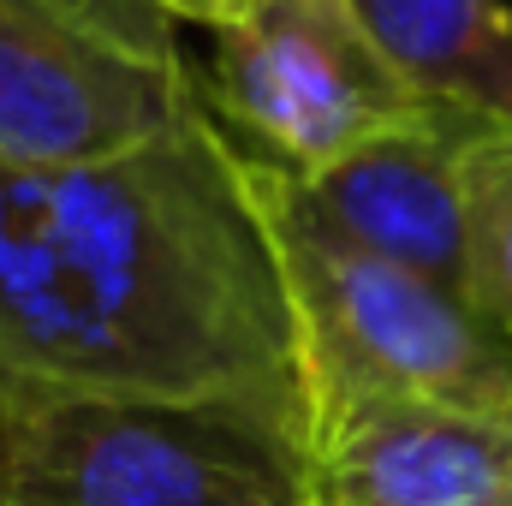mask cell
I'll return each mask as SVG.
<instances>
[{"instance_id": "7a4b0ae2", "label": "cell", "mask_w": 512, "mask_h": 506, "mask_svg": "<svg viewBox=\"0 0 512 506\" xmlns=\"http://www.w3.org/2000/svg\"><path fill=\"white\" fill-rule=\"evenodd\" d=\"M0 506H316L310 429L239 399L0 387Z\"/></svg>"}, {"instance_id": "9c48e42d", "label": "cell", "mask_w": 512, "mask_h": 506, "mask_svg": "<svg viewBox=\"0 0 512 506\" xmlns=\"http://www.w3.org/2000/svg\"><path fill=\"white\" fill-rule=\"evenodd\" d=\"M465 262L477 310L512 334V126H483L465 155Z\"/></svg>"}, {"instance_id": "30bf717a", "label": "cell", "mask_w": 512, "mask_h": 506, "mask_svg": "<svg viewBox=\"0 0 512 506\" xmlns=\"http://www.w3.org/2000/svg\"><path fill=\"white\" fill-rule=\"evenodd\" d=\"M149 6L167 12L173 24H203V30L215 36V30H227L233 18H245L256 0H149Z\"/></svg>"}, {"instance_id": "5b68a950", "label": "cell", "mask_w": 512, "mask_h": 506, "mask_svg": "<svg viewBox=\"0 0 512 506\" xmlns=\"http://www.w3.org/2000/svg\"><path fill=\"white\" fill-rule=\"evenodd\" d=\"M197 78L227 131L286 173H316L423 108L352 0H256L209 36Z\"/></svg>"}, {"instance_id": "8992f818", "label": "cell", "mask_w": 512, "mask_h": 506, "mask_svg": "<svg viewBox=\"0 0 512 506\" xmlns=\"http://www.w3.org/2000/svg\"><path fill=\"white\" fill-rule=\"evenodd\" d=\"M483 126L495 120H477L447 102H423L399 126L364 137L358 149H346L340 161L316 173H286L262 155H251V173L262 209L274 221L310 239H328L340 251L376 256V262L471 292L465 155Z\"/></svg>"}, {"instance_id": "52a82bcc", "label": "cell", "mask_w": 512, "mask_h": 506, "mask_svg": "<svg viewBox=\"0 0 512 506\" xmlns=\"http://www.w3.org/2000/svg\"><path fill=\"white\" fill-rule=\"evenodd\" d=\"M316 506H512V411L382 399L310 435Z\"/></svg>"}, {"instance_id": "ba28073f", "label": "cell", "mask_w": 512, "mask_h": 506, "mask_svg": "<svg viewBox=\"0 0 512 506\" xmlns=\"http://www.w3.org/2000/svg\"><path fill=\"white\" fill-rule=\"evenodd\" d=\"M352 12L423 102L512 126V18L501 0H352Z\"/></svg>"}, {"instance_id": "6da1fadb", "label": "cell", "mask_w": 512, "mask_h": 506, "mask_svg": "<svg viewBox=\"0 0 512 506\" xmlns=\"http://www.w3.org/2000/svg\"><path fill=\"white\" fill-rule=\"evenodd\" d=\"M0 387L239 399L310 429L251 149L209 96L90 167H0Z\"/></svg>"}, {"instance_id": "3957f363", "label": "cell", "mask_w": 512, "mask_h": 506, "mask_svg": "<svg viewBox=\"0 0 512 506\" xmlns=\"http://www.w3.org/2000/svg\"><path fill=\"white\" fill-rule=\"evenodd\" d=\"M268 227L292 292L310 435L382 399L512 411V334L477 310L471 292L340 251L274 215Z\"/></svg>"}, {"instance_id": "8fae6325", "label": "cell", "mask_w": 512, "mask_h": 506, "mask_svg": "<svg viewBox=\"0 0 512 506\" xmlns=\"http://www.w3.org/2000/svg\"><path fill=\"white\" fill-rule=\"evenodd\" d=\"M90 6H108V12H155L149 0H90ZM167 18V12H161Z\"/></svg>"}, {"instance_id": "277c9868", "label": "cell", "mask_w": 512, "mask_h": 506, "mask_svg": "<svg viewBox=\"0 0 512 506\" xmlns=\"http://www.w3.org/2000/svg\"><path fill=\"white\" fill-rule=\"evenodd\" d=\"M203 102L173 18L0 0V167H90Z\"/></svg>"}]
</instances>
